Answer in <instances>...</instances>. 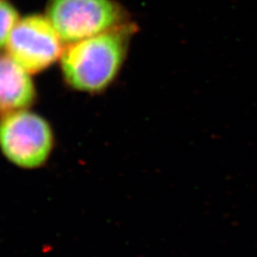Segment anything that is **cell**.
Returning <instances> with one entry per match:
<instances>
[{"label": "cell", "mask_w": 257, "mask_h": 257, "mask_svg": "<svg viewBox=\"0 0 257 257\" xmlns=\"http://www.w3.org/2000/svg\"><path fill=\"white\" fill-rule=\"evenodd\" d=\"M136 31L128 22L65 48L60 64L66 83L79 92L94 93L107 89L122 68Z\"/></svg>", "instance_id": "1"}, {"label": "cell", "mask_w": 257, "mask_h": 257, "mask_svg": "<svg viewBox=\"0 0 257 257\" xmlns=\"http://www.w3.org/2000/svg\"><path fill=\"white\" fill-rule=\"evenodd\" d=\"M55 28L41 15L19 19L6 47L7 55L29 74L40 73L60 59L64 51Z\"/></svg>", "instance_id": "4"}, {"label": "cell", "mask_w": 257, "mask_h": 257, "mask_svg": "<svg viewBox=\"0 0 257 257\" xmlns=\"http://www.w3.org/2000/svg\"><path fill=\"white\" fill-rule=\"evenodd\" d=\"M47 19L63 43L73 44L128 23L114 0H49Z\"/></svg>", "instance_id": "2"}, {"label": "cell", "mask_w": 257, "mask_h": 257, "mask_svg": "<svg viewBox=\"0 0 257 257\" xmlns=\"http://www.w3.org/2000/svg\"><path fill=\"white\" fill-rule=\"evenodd\" d=\"M19 11L10 0H0V52L6 49L11 34L19 21Z\"/></svg>", "instance_id": "6"}, {"label": "cell", "mask_w": 257, "mask_h": 257, "mask_svg": "<svg viewBox=\"0 0 257 257\" xmlns=\"http://www.w3.org/2000/svg\"><path fill=\"white\" fill-rule=\"evenodd\" d=\"M54 146V136L42 116L28 110L0 117V149L12 163L25 169L43 165Z\"/></svg>", "instance_id": "3"}, {"label": "cell", "mask_w": 257, "mask_h": 257, "mask_svg": "<svg viewBox=\"0 0 257 257\" xmlns=\"http://www.w3.org/2000/svg\"><path fill=\"white\" fill-rule=\"evenodd\" d=\"M9 55H0V117L26 110L36 99L32 77Z\"/></svg>", "instance_id": "5"}]
</instances>
